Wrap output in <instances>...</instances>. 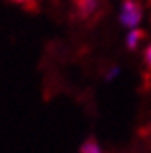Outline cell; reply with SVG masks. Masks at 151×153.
Listing matches in <instances>:
<instances>
[{
    "instance_id": "obj_1",
    "label": "cell",
    "mask_w": 151,
    "mask_h": 153,
    "mask_svg": "<svg viewBox=\"0 0 151 153\" xmlns=\"http://www.w3.org/2000/svg\"><path fill=\"white\" fill-rule=\"evenodd\" d=\"M144 19V10L138 0H123L119 7V25L127 30L138 28V25Z\"/></svg>"
},
{
    "instance_id": "obj_7",
    "label": "cell",
    "mask_w": 151,
    "mask_h": 153,
    "mask_svg": "<svg viewBox=\"0 0 151 153\" xmlns=\"http://www.w3.org/2000/svg\"><path fill=\"white\" fill-rule=\"evenodd\" d=\"M15 4H30V2H34V0H13Z\"/></svg>"
},
{
    "instance_id": "obj_3",
    "label": "cell",
    "mask_w": 151,
    "mask_h": 153,
    "mask_svg": "<svg viewBox=\"0 0 151 153\" xmlns=\"http://www.w3.org/2000/svg\"><path fill=\"white\" fill-rule=\"evenodd\" d=\"M144 37H146V32H144V30H140V28L129 30V34H127V37H125L127 49H129V51H136L138 45H140V41L144 39Z\"/></svg>"
},
{
    "instance_id": "obj_5",
    "label": "cell",
    "mask_w": 151,
    "mask_h": 153,
    "mask_svg": "<svg viewBox=\"0 0 151 153\" xmlns=\"http://www.w3.org/2000/svg\"><path fill=\"white\" fill-rule=\"evenodd\" d=\"M119 73H121V69H119L118 65H114V67H110V69L104 73V80L107 82H112V80H116L118 76H119Z\"/></svg>"
},
{
    "instance_id": "obj_4",
    "label": "cell",
    "mask_w": 151,
    "mask_h": 153,
    "mask_svg": "<svg viewBox=\"0 0 151 153\" xmlns=\"http://www.w3.org/2000/svg\"><path fill=\"white\" fill-rule=\"evenodd\" d=\"M80 153H104V151H103V148H101V144L97 142L95 138H88V140L82 142Z\"/></svg>"
},
{
    "instance_id": "obj_2",
    "label": "cell",
    "mask_w": 151,
    "mask_h": 153,
    "mask_svg": "<svg viewBox=\"0 0 151 153\" xmlns=\"http://www.w3.org/2000/svg\"><path fill=\"white\" fill-rule=\"evenodd\" d=\"M97 6H99V0H75V10L80 19H88L95 13Z\"/></svg>"
},
{
    "instance_id": "obj_6",
    "label": "cell",
    "mask_w": 151,
    "mask_h": 153,
    "mask_svg": "<svg viewBox=\"0 0 151 153\" xmlns=\"http://www.w3.org/2000/svg\"><path fill=\"white\" fill-rule=\"evenodd\" d=\"M144 62H146V65H147V69L151 71V43L146 47V51H144Z\"/></svg>"
}]
</instances>
